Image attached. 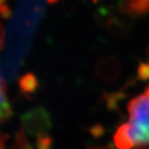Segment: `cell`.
<instances>
[{"mask_svg": "<svg viewBox=\"0 0 149 149\" xmlns=\"http://www.w3.org/2000/svg\"><path fill=\"white\" fill-rule=\"evenodd\" d=\"M5 0H0V49L2 47V42H3V29H2V24H1V16L4 14L6 10L5 8Z\"/></svg>", "mask_w": 149, "mask_h": 149, "instance_id": "8", "label": "cell"}, {"mask_svg": "<svg viewBox=\"0 0 149 149\" xmlns=\"http://www.w3.org/2000/svg\"><path fill=\"white\" fill-rule=\"evenodd\" d=\"M113 143L117 149H132L136 143L131 135L129 123H123L113 134Z\"/></svg>", "mask_w": 149, "mask_h": 149, "instance_id": "4", "label": "cell"}, {"mask_svg": "<svg viewBox=\"0 0 149 149\" xmlns=\"http://www.w3.org/2000/svg\"><path fill=\"white\" fill-rule=\"evenodd\" d=\"M13 116V109L7 96L5 81L0 74V125L6 123Z\"/></svg>", "mask_w": 149, "mask_h": 149, "instance_id": "5", "label": "cell"}, {"mask_svg": "<svg viewBox=\"0 0 149 149\" xmlns=\"http://www.w3.org/2000/svg\"><path fill=\"white\" fill-rule=\"evenodd\" d=\"M136 77L139 80H149V63H139L136 69Z\"/></svg>", "mask_w": 149, "mask_h": 149, "instance_id": "7", "label": "cell"}, {"mask_svg": "<svg viewBox=\"0 0 149 149\" xmlns=\"http://www.w3.org/2000/svg\"><path fill=\"white\" fill-rule=\"evenodd\" d=\"M91 133L93 134L94 136H96V138H99V136L104 135V128L102 126H95V127L92 128Z\"/></svg>", "mask_w": 149, "mask_h": 149, "instance_id": "9", "label": "cell"}, {"mask_svg": "<svg viewBox=\"0 0 149 149\" xmlns=\"http://www.w3.org/2000/svg\"><path fill=\"white\" fill-rule=\"evenodd\" d=\"M49 1H52V2H53V1H55V0H49Z\"/></svg>", "mask_w": 149, "mask_h": 149, "instance_id": "12", "label": "cell"}, {"mask_svg": "<svg viewBox=\"0 0 149 149\" xmlns=\"http://www.w3.org/2000/svg\"><path fill=\"white\" fill-rule=\"evenodd\" d=\"M121 66L115 58H108L104 60L98 67V76L104 81L109 82L114 80L119 76Z\"/></svg>", "mask_w": 149, "mask_h": 149, "instance_id": "3", "label": "cell"}, {"mask_svg": "<svg viewBox=\"0 0 149 149\" xmlns=\"http://www.w3.org/2000/svg\"><path fill=\"white\" fill-rule=\"evenodd\" d=\"M132 149H148L146 145H136L135 147H133Z\"/></svg>", "mask_w": 149, "mask_h": 149, "instance_id": "11", "label": "cell"}, {"mask_svg": "<svg viewBox=\"0 0 149 149\" xmlns=\"http://www.w3.org/2000/svg\"><path fill=\"white\" fill-rule=\"evenodd\" d=\"M126 97V94L122 91L115 92V93L109 94L106 96L107 104H108V108L109 109H118V103L121 100H123Z\"/></svg>", "mask_w": 149, "mask_h": 149, "instance_id": "6", "label": "cell"}, {"mask_svg": "<svg viewBox=\"0 0 149 149\" xmlns=\"http://www.w3.org/2000/svg\"><path fill=\"white\" fill-rule=\"evenodd\" d=\"M119 10L132 17H139L149 14V0H120Z\"/></svg>", "mask_w": 149, "mask_h": 149, "instance_id": "2", "label": "cell"}, {"mask_svg": "<svg viewBox=\"0 0 149 149\" xmlns=\"http://www.w3.org/2000/svg\"><path fill=\"white\" fill-rule=\"evenodd\" d=\"M89 149H117L113 146L112 144H106V145H94V146H90Z\"/></svg>", "mask_w": 149, "mask_h": 149, "instance_id": "10", "label": "cell"}, {"mask_svg": "<svg viewBox=\"0 0 149 149\" xmlns=\"http://www.w3.org/2000/svg\"><path fill=\"white\" fill-rule=\"evenodd\" d=\"M129 125L136 145H149V85L144 93L133 98L127 106Z\"/></svg>", "mask_w": 149, "mask_h": 149, "instance_id": "1", "label": "cell"}]
</instances>
